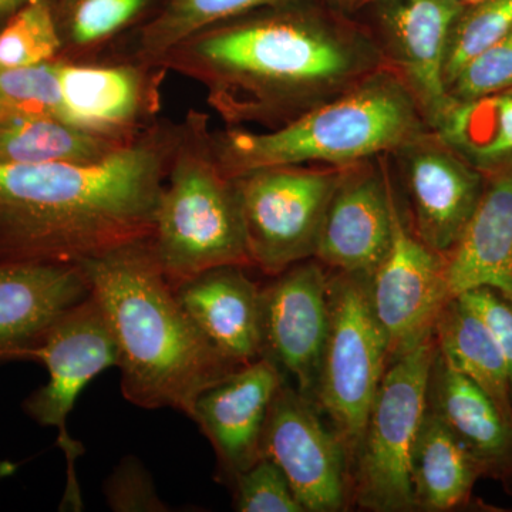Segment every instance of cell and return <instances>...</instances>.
Instances as JSON below:
<instances>
[{
	"mask_svg": "<svg viewBox=\"0 0 512 512\" xmlns=\"http://www.w3.org/2000/svg\"><path fill=\"white\" fill-rule=\"evenodd\" d=\"M370 2H373V0H357V5H356L355 10L362 8V6H365V5H367V3H370ZM457 2L471 3V2H476V0H457Z\"/></svg>",
	"mask_w": 512,
	"mask_h": 512,
	"instance_id": "37",
	"label": "cell"
},
{
	"mask_svg": "<svg viewBox=\"0 0 512 512\" xmlns=\"http://www.w3.org/2000/svg\"><path fill=\"white\" fill-rule=\"evenodd\" d=\"M28 2H30V0H0V20L5 22L12 13H15L16 10L22 8V6L26 5ZM49 2L55 5L56 0H49Z\"/></svg>",
	"mask_w": 512,
	"mask_h": 512,
	"instance_id": "35",
	"label": "cell"
},
{
	"mask_svg": "<svg viewBox=\"0 0 512 512\" xmlns=\"http://www.w3.org/2000/svg\"><path fill=\"white\" fill-rule=\"evenodd\" d=\"M512 90V30L457 74L447 93L453 103H468Z\"/></svg>",
	"mask_w": 512,
	"mask_h": 512,
	"instance_id": "32",
	"label": "cell"
},
{
	"mask_svg": "<svg viewBox=\"0 0 512 512\" xmlns=\"http://www.w3.org/2000/svg\"><path fill=\"white\" fill-rule=\"evenodd\" d=\"M0 106L10 113L52 117L72 124L64 106L57 60L0 70Z\"/></svg>",
	"mask_w": 512,
	"mask_h": 512,
	"instance_id": "30",
	"label": "cell"
},
{
	"mask_svg": "<svg viewBox=\"0 0 512 512\" xmlns=\"http://www.w3.org/2000/svg\"><path fill=\"white\" fill-rule=\"evenodd\" d=\"M329 332L313 402L345 444L350 463L390 363L370 298V276L329 271Z\"/></svg>",
	"mask_w": 512,
	"mask_h": 512,
	"instance_id": "7",
	"label": "cell"
},
{
	"mask_svg": "<svg viewBox=\"0 0 512 512\" xmlns=\"http://www.w3.org/2000/svg\"><path fill=\"white\" fill-rule=\"evenodd\" d=\"M247 269L218 266L175 288L195 325L239 366L262 357L261 288L249 278Z\"/></svg>",
	"mask_w": 512,
	"mask_h": 512,
	"instance_id": "19",
	"label": "cell"
},
{
	"mask_svg": "<svg viewBox=\"0 0 512 512\" xmlns=\"http://www.w3.org/2000/svg\"><path fill=\"white\" fill-rule=\"evenodd\" d=\"M427 410L443 421L483 467L484 477L512 487V423L484 390L437 349L427 383Z\"/></svg>",
	"mask_w": 512,
	"mask_h": 512,
	"instance_id": "21",
	"label": "cell"
},
{
	"mask_svg": "<svg viewBox=\"0 0 512 512\" xmlns=\"http://www.w3.org/2000/svg\"><path fill=\"white\" fill-rule=\"evenodd\" d=\"M164 0H56V26L63 62H94L140 28Z\"/></svg>",
	"mask_w": 512,
	"mask_h": 512,
	"instance_id": "26",
	"label": "cell"
},
{
	"mask_svg": "<svg viewBox=\"0 0 512 512\" xmlns=\"http://www.w3.org/2000/svg\"><path fill=\"white\" fill-rule=\"evenodd\" d=\"M338 0H284L218 23L156 63L204 87L227 127L276 128L389 66Z\"/></svg>",
	"mask_w": 512,
	"mask_h": 512,
	"instance_id": "1",
	"label": "cell"
},
{
	"mask_svg": "<svg viewBox=\"0 0 512 512\" xmlns=\"http://www.w3.org/2000/svg\"><path fill=\"white\" fill-rule=\"evenodd\" d=\"M210 117L188 110L168 168L151 247L173 288L225 265L254 268L234 177L212 147Z\"/></svg>",
	"mask_w": 512,
	"mask_h": 512,
	"instance_id": "5",
	"label": "cell"
},
{
	"mask_svg": "<svg viewBox=\"0 0 512 512\" xmlns=\"http://www.w3.org/2000/svg\"><path fill=\"white\" fill-rule=\"evenodd\" d=\"M262 357L313 400L329 332V269L299 262L261 288Z\"/></svg>",
	"mask_w": 512,
	"mask_h": 512,
	"instance_id": "12",
	"label": "cell"
},
{
	"mask_svg": "<svg viewBox=\"0 0 512 512\" xmlns=\"http://www.w3.org/2000/svg\"><path fill=\"white\" fill-rule=\"evenodd\" d=\"M483 467L453 433L426 409L410 456L416 511L447 512L470 504Z\"/></svg>",
	"mask_w": 512,
	"mask_h": 512,
	"instance_id": "22",
	"label": "cell"
},
{
	"mask_svg": "<svg viewBox=\"0 0 512 512\" xmlns=\"http://www.w3.org/2000/svg\"><path fill=\"white\" fill-rule=\"evenodd\" d=\"M394 154L409 201L410 228L427 247L447 255L476 210L487 177L434 130Z\"/></svg>",
	"mask_w": 512,
	"mask_h": 512,
	"instance_id": "13",
	"label": "cell"
},
{
	"mask_svg": "<svg viewBox=\"0 0 512 512\" xmlns=\"http://www.w3.org/2000/svg\"><path fill=\"white\" fill-rule=\"evenodd\" d=\"M419 103L392 66L276 128L212 130V147L231 177L276 165L346 167L394 153L426 131Z\"/></svg>",
	"mask_w": 512,
	"mask_h": 512,
	"instance_id": "4",
	"label": "cell"
},
{
	"mask_svg": "<svg viewBox=\"0 0 512 512\" xmlns=\"http://www.w3.org/2000/svg\"><path fill=\"white\" fill-rule=\"evenodd\" d=\"M133 138L94 133L52 117L8 113L0 117V164L86 163Z\"/></svg>",
	"mask_w": 512,
	"mask_h": 512,
	"instance_id": "23",
	"label": "cell"
},
{
	"mask_svg": "<svg viewBox=\"0 0 512 512\" xmlns=\"http://www.w3.org/2000/svg\"><path fill=\"white\" fill-rule=\"evenodd\" d=\"M57 69L73 126L133 138L160 119L163 67L128 60H57Z\"/></svg>",
	"mask_w": 512,
	"mask_h": 512,
	"instance_id": "15",
	"label": "cell"
},
{
	"mask_svg": "<svg viewBox=\"0 0 512 512\" xmlns=\"http://www.w3.org/2000/svg\"><path fill=\"white\" fill-rule=\"evenodd\" d=\"M441 355L497 404L512 423V393L507 363L483 320L461 301L450 299L434 325Z\"/></svg>",
	"mask_w": 512,
	"mask_h": 512,
	"instance_id": "24",
	"label": "cell"
},
{
	"mask_svg": "<svg viewBox=\"0 0 512 512\" xmlns=\"http://www.w3.org/2000/svg\"><path fill=\"white\" fill-rule=\"evenodd\" d=\"M464 5L457 0H373L362 6L372 10L390 66L431 128L453 104L444 83V57L451 25Z\"/></svg>",
	"mask_w": 512,
	"mask_h": 512,
	"instance_id": "16",
	"label": "cell"
},
{
	"mask_svg": "<svg viewBox=\"0 0 512 512\" xmlns=\"http://www.w3.org/2000/svg\"><path fill=\"white\" fill-rule=\"evenodd\" d=\"M485 177L476 210L444 255L448 292L491 288L512 303V170Z\"/></svg>",
	"mask_w": 512,
	"mask_h": 512,
	"instance_id": "20",
	"label": "cell"
},
{
	"mask_svg": "<svg viewBox=\"0 0 512 512\" xmlns=\"http://www.w3.org/2000/svg\"><path fill=\"white\" fill-rule=\"evenodd\" d=\"M433 338L390 360L350 463V505L372 512H412L410 456L427 409Z\"/></svg>",
	"mask_w": 512,
	"mask_h": 512,
	"instance_id": "6",
	"label": "cell"
},
{
	"mask_svg": "<svg viewBox=\"0 0 512 512\" xmlns=\"http://www.w3.org/2000/svg\"><path fill=\"white\" fill-rule=\"evenodd\" d=\"M79 265L119 349L121 393L134 406L191 417L200 394L241 367L185 312L151 239Z\"/></svg>",
	"mask_w": 512,
	"mask_h": 512,
	"instance_id": "3",
	"label": "cell"
},
{
	"mask_svg": "<svg viewBox=\"0 0 512 512\" xmlns=\"http://www.w3.org/2000/svg\"><path fill=\"white\" fill-rule=\"evenodd\" d=\"M370 298L389 340L390 360L434 336V325L450 301L444 256L410 228L394 191L393 237L382 264L370 276Z\"/></svg>",
	"mask_w": 512,
	"mask_h": 512,
	"instance_id": "11",
	"label": "cell"
},
{
	"mask_svg": "<svg viewBox=\"0 0 512 512\" xmlns=\"http://www.w3.org/2000/svg\"><path fill=\"white\" fill-rule=\"evenodd\" d=\"M338 2L343 8L350 10V12H355L357 0H338Z\"/></svg>",
	"mask_w": 512,
	"mask_h": 512,
	"instance_id": "36",
	"label": "cell"
},
{
	"mask_svg": "<svg viewBox=\"0 0 512 512\" xmlns=\"http://www.w3.org/2000/svg\"><path fill=\"white\" fill-rule=\"evenodd\" d=\"M181 121L86 163L0 164V261L82 264L151 239Z\"/></svg>",
	"mask_w": 512,
	"mask_h": 512,
	"instance_id": "2",
	"label": "cell"
},
{
	"mask_svg": "<svg viewBox=\"0 0 512 512\" xmlns=\"http://www.w3.org/2000/svg\"><path fill=\"white\" fill-rule=\"evenodd\" d=\"M62 55L53 3L30 0L0 28V70L55 62Z\"/></svg>",
	"mask_w": 512,
	"mask_h": 512,
	"instance_id": "28",
	"label": "cell"
},
{
	"mask_svg": "<svg viewBox=\"0 0 512 512\" xmlns=\"http://www.w3.org/2000/svg\"><path fill=\"white\" fill-rule=\"evenodd\" d=\"M104 497L110 510L117 512H167L168 505L158 497L153 480L143 464L126 457L104 483Z\"/></svg>",
	"mask_w": 512,
	"mask_h": 512,
	"instance_id": "33",
	"label": "cell"
},
{
	"mask_svg": "<svg viewBox=\"0 0 512 512\" xmlns=\"http://www.w3.org/2000/svg\"><path fill=\"white\" fill-rule=\"evenodd\" d=\"M284 382V373L261 357L208 387L195 402L190 419L210 440L228 484L262 457L266 419Z\"/></svg>",
	"mask_w": 512,
	"mask_h": 512,
	"instance_id": "17",
	"label": "cell"
},
{
	"mask_svg": "<svg viewBox=\"0 0 512 512\" xmlns=\"http://www.w3.org/2000/svg\"><path fill=\"white\" fill-rule=\"evenodd\" d=\"M284 0H164L140 28L110 47L99 60H128L156 66L158 60L201 30Z\"/></svg>",
	"mask_w": 512,
	"mask_h": 512,
	"instance_id": "25",
	"label": "cell"
},
{
	"mask_svg": "<svg viewBox=\"0 0 512 512\" xmlns=\"http://www.w3.org/2000/svg\"><path fill=\"white\" fill-rule=\"evenodd\" d=\"M512 30V0L466 3L448 33L444 57L446 89L471 60L500 42Z\"/></svg>",
	"mask_w": 512,
	"mask_h": 512,
	"instance_id": "29",
	"label": "cell"
},
{
	"mask_svg": "<svg viewBox=\"0 0 512 512\" xmlns=\"http://www.w3.org/2000/svg\"><path fill=\"white\" fill-rule=\"evenodd\" d=\"M490 330L503 353L510 375L512 393V303L491 288H476L457 296Z\"/></svg>",
	"mask_w": 512,
	"mask_h": 512,
	"instance_id": "34",
	"label": "cell"
},
{
	"mask_svg": "<svg viewBox=\"0 0 512 512\" xmlns=\"http://www.w3.org/2000/svg\"><path fill=\"white\" fill-rule=\"evenodd\" d=\"M10 113V111L3 109L2 106H0V117L5 116V114Z\"/></svg>",
	"mask_w": 512,
	"mask_h": 512,
	"instance_id": "38",
	"label": "cell"
},
{
	"mask_svg": "<svg viewBox=\"0 0 512 512\" xmlns=\"http://www.w3.org/2000/svg\"><path fill=\"white\" fill-rule=\"evenodd\" d=\"M262 457L284 471L305 512L350 507V458L339 434L316 403L286 380L269 409Z\"/></svg>",
	"mask_w": 512,
	"mask_h": 512,
	"instance_id": "10",
	"label": "cell"
},
{
	"mask_svg": "<svg viewBox=\"0 0 512 512\" xmlns=\"http://www.w3.org/2000/svg\"><path fill=\"white\" fill-rule=\"evenodd\" d=\"M231 485L239 512H305L284 471L271 458H259Z\"/></svg>",
	"mask_w": 512,
	"mask_h": 512,
	"instance_id": "31",
	"label": "cell"
},
{
	"mask_svg": "<svg viewBox=\"0 0 512 512\" xmlns=\"http://www.w3.org/2000/svg\"><path fill=\"white\" fill-rule=\"evenodd\" d=\"M25 360L42 363L49 380L22 403V410L39 426L57 430V446L67 463V484L60 510L82 511L76 461L84 454L70 436L67 419L80 393L94 377L119 366V349L99 303L90 295L56 320L26 353Z\"/></svg>",
	"mask_w": 512,
	"mask_h": 512,
	"instance_id": "8",
	"label": "cell"
},
{
	"mask_svg": "<svg viewBox=\"0 0 512 512\" xmlns=\"http://www.w3.org/2000/svg\"><path fill=\"white\" fill-rule=\"evenodd\" d=\"M433 130L481 173L512 170V90L451 104Z\"/></svg>",
	"mask_w": 512,
	"mask_h": 512,
	"instance_id": "27",
	"label": "cell"
},
{
	"mask_svg": "<svg viewBox=\"0 0 512 512\" xmlns=\"http://www.w3.org/2000/svg\"><path fill=\"white\" fill-rule=\"evenodd\" d=\"M90 295L79 264L0 261V363L25 360L40 336Z\"/></svg>",
	"mask_w": 512,
	"mask_h": 512,
	"instance_id": "18",
	"label": "cell"
},
{
	"mask_svg": "<svg viewBox=\"0 0 512 512\" xmlns=\"http://www.w3.org/2000/svg\"><path fill=\"white\" fill-rule=\"evenodd\" d=\"M369 161L343 167L330 195L313 256L329 271L372 276L392 244L393 184Z\"/></svg>",
	"mask_w": 512,
	"mask_h": 512,
	"instance_id": "14",
	"label": "cell"
},
{
	"mask_svg": "<svg viewBox=\"0 0 512 512\" xmlns=\"http://www.w3.org/2000/svg\"><path fill=\"white\" fill-rule=\"evenodd\" d=\"M342 168L276 165L234 177L254 268L275 276L315 256Z\"/></svg>",
	"mask_w": 512,
	"mask_h": 512,
	"instance_id": "9",
	"label": "cell"
}]
</instances>
